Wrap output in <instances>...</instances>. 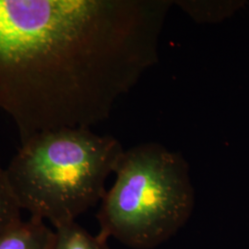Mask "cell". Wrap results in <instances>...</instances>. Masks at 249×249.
I'll return each mask as SVG.
<instances>
[{
    "instance_id": "cell-6",
    "label": "cell",
    "mask_w": 249,
    "mask_h": 249,
    "mask_svg": "<svg viewBox=\"0 0 249 249\" xmlns=\"http://www.w3.org/2000/svg\"><path fill=\"white\" fill-rule=\"evenodd\" d=\"M21 208L7 178L6 169L0 162V233L21 220Z\"/></svg>"
},
{
    "instance_id": "cell-4",
    "label": "cell",
    "mask_w": 249,
    "mask_h": 249,
    "mask_svg": "<svg viewBox=\"0 0 249 249\" xmlns=\"http://www.w3.org/2000/svg\"><path fill=\"white\" fill-rule=\"evenodd\" d=\"M55 233L44 220L31 217L0 233V249H52Z\"/></svg>"
},
{
    "instance_id": "cell-3",
    "label": "cell",
    "mask_w": 249,
    "mask_h": 249,
    "mask_svg": "<svg viewBox=\"0 0 249 249\" xmlns=\"http://www.w3.org/2000/svg\"><path fill=\"white\" fill-rule=\"evenodd\" d=\"M115 174L97 214L100 236L134 249H151L187 223L195 194L180 153L158 143L141 144L124 151Z\"/></svg>"
},
{
    "instance_id": "cell-5",
    "label": "cell",
    "mask_w": 249,
    "mask_h": 249,
    "mask_svg": "<svg viewBox=\"0 0 249 249\" xmlns=\"http://www.w3.org/2000/svg\"><path fill=\"white\" fill-rule=\"evenodd\" d=\"M55 228L52 249H110L107 239L91 235L76 222L60 224Z\"/></svg>"
},
{
    "instance_id": "cell-2",
    "label": "cell",
    "mask_w": 249,
    "mask_h": 249,
    "mask_svg": "<svg viewBox=\"0 0 249 249\" xmlns=\"http://www.w3.org/2000/svg\"><path fill=\"white\" fill-rule=\"evenodd\" d=\"M124 151L112 136L65 127L20 144L6 174L21 210L56 227L102 201Z\"/></svg>"
},
{
    "instance_id": "cell-1",
    "label": "cell",
    "mask_w": 249,
    "mask_h": 249,
    "mask_svg": "<svg viewBox=\"0 0 249 249\" xmlns=\"http://www.w3.org/2000/svg\"><path fill=\"white\" fill-rule=\"evenodd\" d=\"M161 1L0 0V109L20 144L106 120L155 62Z\"/></svg>"
}]
</instances>
